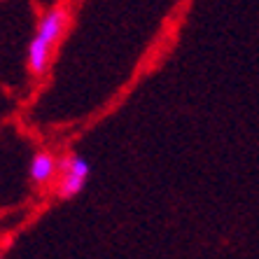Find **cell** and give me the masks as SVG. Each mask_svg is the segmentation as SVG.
<instances>
[{"mask_svg": "<svg viewBox=\"0 0 259 259\" xmlns=\"http://www.w3.org/2000/svg\"><path fill=\"white\" fill-rule=\"evenodd\" d=\"M56 173H59V157L49 150H37L28 163V178L33 185L42 187L54 182Z\"/></svg>", "mask_w": 259, "mask_h": 259, "instance_id": "3957f363", "label": "cell"}, {"mask_svg": "<svg viewBox=\"0 0 259 259\" xmlns=\"http://www.w3.org/2000/svg\"><path fill=\"white\" fill-rule=\"evenodd\" d=\"M68 21H70V12L63 5L49 7L40 17L35 33L30 35L28 52H26V66H28L30 75L40 77L49 70V63L54 59V49L61 42L63 33H66Z\"/></svg>", "mask_w": 259, "mask_h": 259, "instance_id": "6da1fadb", "label": "cell"}, {"mask_svg": "<svg viewBox=\"0 0 259 259\" xmlns=\"http://www.w3.org/2000/svg\"><path fill=\"white\" fill-rule=\"evenodd\" d=\"M91 175V163L87 157L72 152L68 157H63L59 161V173H56L54 182H56V194L61 199H72L82 194V189L87 187Z\"/></svg>", "mask_w": 259, "mask_h": 259, "instance_id": "7a4b0ae2", "label": "cell"}]
</instances>
